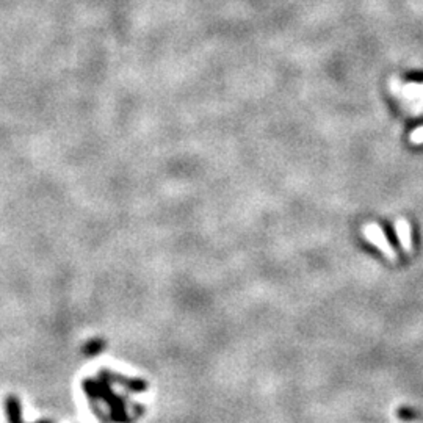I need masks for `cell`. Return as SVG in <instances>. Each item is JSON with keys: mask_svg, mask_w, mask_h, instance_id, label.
<instances>
[{"mask_svg": "<svg viewBox=\"0 0 423 423\" xmlns=\"http://www.w3.org/2000/svg\"><path fill=\"white\" fill-rule=\"evenodd\" d=\"M6 415H8V422L10 423H23V414H21V405L18 398L8 397L6 398ZM38 423H50V422H38Z\"/></svg>", "mask_w": 423, "mask_h": 423, "instance_id": "obj_2", "label": "cell"}, {"mask_svg": "<svg viewBox=\"0 0 423 423\" xmlns=\"http://www.w3.org/2000/svg\"><path fill=\"white\" fill-rule=\"evenodd\" d=\"M398 415L401 417V420H405V422H410L411 419H414V412L411 410H407V407H403V410H400Z\"/></svg>", "mask_w": 423, "mask_h": 423, "instance_id": "obj_6", "label": "cell"}, {"mask_svg": "<svg viewBox=\"0 0 423 423\" xmlns=\"http://www.w3.org/2000/svg\"><path fill=\"white\" fill-rule=\"evenodd\" d=\"M411 141L412 143H423V127H419L414 130L411 135Z\"/></svg>", "mask_w": 423, "mask_h": 423, "instance_id": "obj_5", "label": "cell"}, {"mask_svg": "<svg viewBox=\"0 0 423 423\" xmlns=\"http://www.w3.org/2000/svg\"><path fill=\"white\" fill-rule=\"evenodd\" d=\"M102 378H104L102 381H86L83 384V389L90 393L93 400L104 401L108 406V411H110L113 422L129 423V415L126 405H124V400L116 395V393H113L110 386H108V379L104 375H102Z\"/></svg>", "mask_w": 423, "mask_h": 423, "instance_id": "obj_1", "label": "cell"}, {"mask_svg": "<svg viewBox=\"0 0 423 423\" xmlns=\"http://www.w3.org/2000/svg\"><path fill=\"white\" fill-rule=\"evenodd\" d=\"M401 94L407 102H415V104L423 105V85H405L403 90H401Z\"/></svg>", "mask_w": 423, "mask_h": 423, "instance_id": "obj_3", "label": "cell"}, {"mask_svg": "<svg viewBox=\"0 0 423 423\" xmlns=\"http://www.w3.org/2000/svg\"><path fill=\"white\" fill-rule=\"evenodd\" d=\"M102 348H104V344H102L100 340H93V342H90L88 345L85 347V353L88 356H94L96 353H99Z\"/></svg>", "mask_w": 423, "mask_h": 423, "instance_id": "obj_4", "label": "cell"}]
</instances>
